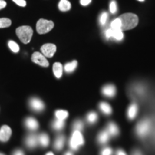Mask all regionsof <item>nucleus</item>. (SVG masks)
Here are the masks:
<instances>
[{
	"label": "nucleus",
	"mask_w": 155,
	"mask_h": 155,
	"mask_svg": "<svg viewBox=\"0 0 155 155\" xmlns=\"http://www.w3.org/2000/svg\"><path fill=\"white\" fill-rule=\"evenodd\" d=\"M119 18L121 22V31L131 30L137 27L139 22L138 17L133 13H125L119 17Z\"/></svg>",
	"instance_id": "nucleus-1"
},
{
	"label": "nucleus",
	"mask_w": 155,
	"mask_h": 155,
	"mask_svg": "<svg viewBox=\"0 0 155 155\" xmlns=\"http://www.w3.org/2000/svg\"><path fill=\"white\" fill-rule=\"evenodd\" d=\"M16 34L21 42L24 44H28L31 41L33 30L30 26H21L17 28Z\"/></svg>",
	"instance_id": "nucleus-2"
},
{
	"label": "nucleus",
	"mask_w": 155,
	"mask_h": 155,
	"mask_svg": "<svg viewBox=\"0 0 155 155\" xmlns=\"http://www.w3.org/2000/svg\"><path fill=\"white\" fill-rule=\"evenodd\" d=\"M54 28V22L53 21L47 20V19H39L36 25L37 32L39 34L43 35L49 32Z\"/></svg>",
	"instance_id": "nucleus-3"
},
{
	"label": "nucleus",
	"mask_w": 155,
	"mask_h": 155,
	"mask_svg": "<svg viewBox=\"0 0 155 155\" xmlns=\"http://www.w3.org/2000/svg\"><path fill=\"white\" fill-rule=\"evenodd\" d=\"M84 144V139L81 131H74L70 140V147L73 150H78L81 146Z\"/></svg>",
	"instance_id": "nucleus-4"
},
{
	"label": "nucleus",
	"mask_w": 155,
	"mask_h": 155,
	"mask_svg": "<svg viewBox=\"0 0 155 155\" xmlns=\"http://www.w3.org/2000/svg\"><path fill=\"white\" fill-rule=\"evenodd\" d=\"M151 129V121L149 119H144L137 124L136 132L140 137H144L147 135Z\"/></svg>",
	"instance_id": "nucleus-5"
},
{
	"label": "nucleus",
	"mask_w": 155,
	"mask_h": 155,
	"mask_svg": "<svg viewBox=\"0 0 155 155\" xmlns=\"http://www.w3.org/2000/svg\"><path fill=\"white\" fill-rule=\"evenodd\" d=\"M32 61L33 63L38 64V65H40L42 67H48L49 66V62L48 61L46 57L42 55L41 53H39V52H35L32 54Z\"/></svg>",
	"instance_id": "nucleus-6"
},
{
	"label": "nucleus",
	"mask_w": 155,
	"mask_h": 155,
	"mask_svg": "<svg viewBox=\"0 0 155 155\" xmlns=\"http://www.w3.org/2000/svg\"><path fill=\"white\" fill-rule=\"evenodd\" d=\"M41 52L45 57L52 58L56 52L55 45L52 43L44 44L41 47Z\"/></svg>",
	"instance_id": "nucleus-7"
},
{
	"label": "nucleus",
	"mask_w": 155,
	"mask_h": 155,
	"mask_svg": "<svg viewBox=\"0 0 155 155\" xmlns=\"http://www.w3.org/2000/svg\"><path fill=\"white\" fill-rule=\"evenodd\" d=\"M106 38H114L116 40H121L124 38L123 31L120 29H113L109 28L106 31Z\"/></svg>",
	"instance_id": "nucleus-8"
},
{
	"label": "nucleus",
	"mask_w": 155,
	"mask_h": 155,
	"mask_svg": "<svg viewBox=\"0 0 155 155\" xmlns=\"http://www.w3.org/2000/svg\"><path fill=\"white\" fill-rule=\"evenodd\" d=\"M30 106L32 110L37 112H40L43 111L45 108V104L40 98H32L30 100Z\"/></svg>",
	"instance_id": "nucleus-9"
},
{
	"label": "nucleus",
	"mask_w": 155,
	"mask_h": 155,
	"mask_svg": "<svg viewBox=\"0 0 155 155\" xmlns=\"http://www.w3.org/2000/svg\"><path fill=\"white\" fill-rule=\"evenodd\" d=\"M12 135V129L9 126L4 125L0 129V141L6 142L10 138Z\"/></svg>",
	"instance_id": "nucleus-10"
},
{
	"label": "nucleus",
	"mask_w": 155,
	"mask_h": 155,
	"mask_svg": "<svg viewBox=\"0 0 155 155\" xmlns=\"http://www.w3.org/2000/svg\"><path fill=\"white\" fill-rule=\"evenodd\" d=\"M25 144L29 148H35L38 144V137L35 134H31L28 135L25 139Z\"/></svg>",
	"instance_id": "nucleus-11"
},
{
	"label": "nucleus",
	"mask_w": 155,
	"mask_h": 155,
	"mask_svg": "<svg viewBox=\"0 0 155 155\" xmlns=\"http://www.w3.org/2000/svg\"><path fill=\"white\" fill-rule=\"evenodd\" d=\"M102 94L108 98H113L116 94V87L114 85H106L103 87Z\"/></svg>",
	"instance_id": "nucleus-12"
},
{
	"label": "nucleus",
	"mask_w": 155,
	"mask_h": 155,
	"mask_svg": "<svg viewBox=\"0 0 155 155\" xmlns=\"http://www.w3.org/2000/svg\"><path fill=\"white\" fill-rule=\"evenodd\" d=\"M25 124L26 127L28 128V129H30V131H35L39 127V124L38 121L32 117L27 118V119H25Z\"/></svg>",
	"instance_id": "nucleus-13"
},
{
	"label": "nucleus",
	"mask_w": 155,
	"mask_h": 155,
	"mask_svg": "<svg viewBox=\"0 0 155 155\" xmlns=\"http://www.w3.org/2000/svg\"><path fill=\"white\" fill-rule=\"evenodd\" d=\"M137 113H138V106L137 105V104L134 103L129 106V108H128L127 117L130 120L134 119L137 115Z\"/></svg>",
	"instance_id": "nucleus-14"
},
{
	"label": "nucleus",
	"mask_w": 155,
	"mask_h": 155,
	"mask_svg": "<svg viewBox=\"0 0 155 155\" xmlns=\"http://www.w3.org/2000/svg\"><path fill=\"white\" fill-rule=\"evenodd\" d=\"M107 131L110 136L111 137H116V136L119 135V129L118 128L117 125L114 122H109L107 126Z\"/></svg>",
	"instance_id": "nucleus-15"
},
{
	"label": "nucleus",
	"mask_w": 155,
	"mask_h": 155,
	"mask_svg": "<svg viewBox=\"0 0 155 155\" xmlns=\"http://www.w3.org/2000/svg\"><path fill=\"white\" fill-rule=\"evenodd\" d=\"M53 71L54 73L55 76L57 78H61L62 75H63V67L61 63H55L53 66Z\"/></svg>",
	"instance_id": "nucleus-16"
},
{
	"label": "nucleus",
	"mask_w": 155,
	"mask_h": 155,
	"mask_svg": "<svg viewBox=\"0 0 155 155\" xmlns=\"http://www.w3.org/2000/svg\"><path fill=\"white\" fill-rule=\"evenodd\" d=\"M110 138V135L108 134L107 130H104L101 131L99 134L98 137V141L100 144H105L108 142V140H109Z\"/></svg>",
	"instance_id": "nucleus-17"
},
{
	"label": "nucleus",
	"mask_w": 155,
	"mask_h": 155,
	"mask_svg": "<svg viewBox=\"0 0 155 155\" xmlns=\"http://www.w3.org/2000/svg\"><path fill=\"white\" fill-rule=\"evenodd\" d=\"M99 109L105 115H110L112 113V108L111 106L106 102H101L99 104Z\"/></svg>",
	"instance_id": "nucleus-18"
},
{
	"label": "nucleus",
	"mask_w": 155,
	"mask_h": 155,
	"mask_svg": "<svg viewBox=\"0 0 155 155\" xmlns=\"http://www.w3.org/2000/svg\"><path fill=\"white\" fill-rule=\"evenodd\" d=\"M38 142L40 143V144L41 145L42 147H48V145H49L50 139L49 137H48L47 134L42 133L41 134H40V136L38 137Z\"/></svg>",
	"instance_id": "nucleus-19"
},
{
	"label": "nucleus",
	"mask_w": 155,
	"mask_h": 155,
	"mask_svg": "<svg viewBox=\"0 0 155 155\" xmlns=\"http://www.w3.org/2000/svg\"><path fill=\"white\" fill-rule=\"evenodd\" d=\"M64 144H65V137L63 135H61L55 139L54 147L56 150H61L64 146Z\"/></svg>",
	"instance_id": "nucleus-20"
},
{
	"label": "nucleus",
	"mask_w": 155,
	"mask_h": 155,
	"mask_svg": "<svg viewBox=\"0 0 155 155\" xmlns=\"http://www.w3.org/2000/svg\"><path fill=\"white\" fill-rule=\"evenodd\" d=\"M58 8L62 12L68 11L71 8V2L68 0H61L58 4Z\"/></svg>",
	"instance_id": "nucleus-21"
},
{
	"label": "nucleus",
	"mask_w": 155,
	"mask_h": 155,
	"mask_svg": "<svg viewBox=\"0 0 155 155\" xmlns=\"http://www.w3.org/2000/svg\"><path fill=\"white\" fill-rule=\"evenodd\" d=\"M77 65L78 62L76 61H73L72 62H71V63H68L65 64V66H64V70H65V72L68 73H73L77 68Z\"/></svg>",
	"instance_id": "nucleus-22"
},
{
	"label": "nucleus",
	"mask_w": 155,
	"mask_h": 155,
	"mask_svg": "<svg viewBox=\"0 0 155 155\" xmlns=\"http://www.w3.org/2000/svg\"><path fill=\"white\" fill-rule=\"evenodd\" d=\"M65 127V121L64 120L56 119L53 122V128L55 130H62Z\"/></svg>",
	"instance_id": "nucleus-23"
},
{
	"label": "nucleus",
	"mask_w": 155,
	"mask_h": 155,
	"mask_svg": "<svg viewBox=\"0 0 155 155\" xmlns=\"http://www.w3.org/2000/svg\"><path fill=\"white\" fill-rule=\"evenodd\" d=\"M98 118V114H97L96 112H89L88 115H87V121H88V122L90 124H95L97 121Z\"/></svg>",
	"instance_id": "nucleus-24"
},
{
	"label": "nucleus",
	"mask_w": 155,
	"mask_h": 155,
	"mask_svg": "<svg viewBox=\"0 0 155 155\" xmlns=\"http://www.w3.org/2000/svg\"><path fill=\"white\" fill-rule=\"evenodd\" d=\"M55 117L57 119L65 120L68 116V112L65 110H58L55 111Z\"/></svg>",
	"instance_id": "nucleus-25"
},
{
	"label": "nucleus",
	"mask_w": 155,
	"mask_h": 155,
	"mask_svg": "<svg viewBox=\"0 0 155 155\" xmlns=\"http://www.w3.org/2000/svg\"><path fill=\"white\" fill-rule=\"evenodd\" d=\"M8 46L12 51L14 52V53H18L19 50V47L18 45V44L17 42H15L13 40H9L8 42Z\"/></svg>",
	"instance_id": "nucleus-26"
},
{
	"label": "nucleus",
	"mask_w": 155,
	"mask_h": 155,
	"mask_svg": "<svg viewBox=\"0 0 155 155\" xmlns=\"http://www.w3.org/2000/svg\"><path fill=\"white\" fill-rule=\"evenodd\" d=\"M12 25V21L8 18H0V28H8Z\"/></svg>",
	"instance_id": "nucleus-27"
},
{
	"label": "nucleus",
	"mask_w": 155,
	"mask_h": 155,
	"mask_svg": "<svg viewBox=\"0 0 155 155\" xmlns=\"http://www.w3.org/2000/svg\"><path fill=\"white\" fill-rule=\"evenodd\" d=\"M73 129H74L75 131H82L83 129V121H81V120H77V121H75L74 122V124H73Z\"/></svg>",
	"instance_id": "nucleus-28"
},
{
	"label": "nucleus",
	"mask_w": 155,
	"mask_h": 155,
	"mask_svg": "<svg viewBox=\"0 0 155 155\" xmlns=\"http://www.w3.org/2000/svg\"><path fill=\"white\" fill-rule=\"evenodd\" d=\"M121 22L119 17L115 19H114L111 23V28L120 29V30H121Z\"/></svg>",
	"instance_id": "nucleus-29"
},
{
	"label": "nucleus",
	"mask_w": 155,
	"mask_h": 155,
	"mask_svg": "<svg viewBox=\"0 0 155 155\" xmlns=\"http://www.w3.org/2000/svg\"><path fill=\"white\" fill-rule=\"evenodd\" d=\"M107 19H108V14L104 12H103L102 14L101 15V17H100L101 25H105L106 21H107Z\"/></svg>",
	"instance_id": "nucleus-30"
},
{
	"label": "nucleus",
	"mask_w": 155,
	"mask_h": 155,
	"mask_svg": "<svg viewBox=\"0 0 155 155\" xmlns=\"http://www.w3.org/2000/svg\"><path fill=\"white\" fill-rule=\"evenodd\" d=\"M113 150L110 147H105L101 152V155H112Z\"/></svg>",
	"instance_id": "nucleus-31"
},
{
	"label": "nucleus",
	"mask_w": 155,
	"mask_h": 155,
	"mask_svg": "<svg viewBox=\"0 0 155 155\" xmlns=\"http://www.w3.org/2000/svg\"><path fill=\"white\" fill-rule=\"evenodd\" d=\"M116 10H117V6H116V2L114 0L111 1V2L110 3V11L112 14L116 13Z\"/></svg>",
	"instance_id": "nucleus-32"
},
{
	"label": "nucleus",
	"mask_w": 155,
	"mask_h": 155,
	"mask_svg": "<svg viewBox=\"0 0 155 155\" xmlns=\"http://www.w3.org/2000/svg\"><path fill=\"white\" fill-rule=\"evenodd\" d=\"M15 3H16L17 5L20 7H25L26 6V1L25 0H12Z\"/></svg>",
	"instance_id": "nucleus-33"
},
{
	"label": "nucleus",
	"mask_w": 155,
	"mask_h": 155,
	"mask_svg": "<svg viewBox=\"0 0 155 155\" xmlns=\"http://www.w3.org/2000/svg\"><path fill=\"white\" fill-rule=\"evenodd\" d=\"M91 2V0H81V4L83 6H86Z\"/></svg>",
	"instance_id": "nucleus-34"
},
{
	"label": "nucleus",
	"mask_w": 155,
	"mask_h": 155,
	"mask_svg": "<svg viewBox=\"0 0 155 155\" xmlns=\"http://www.w3.org/2000/svg\"><path fill=\"white\" fill-rule=\"evenodd\" d=\"M6 5H7V2H6L5 0H0V9L5 8Z\"/></svg>",
	"instance_id": "nucleus-35"
},
{
	"label": "nucleus",
	"mask_w": 155,
	"mask_h": 155,
	"mask_svg": "<svg viewBox=\"0 0 155 155\" xmlns=\"http://www.w3.org/2000/svg\"><path fill=\"white\" fill-rule=\"evenodd\" d=\"M13 155H25V154L21 150H17L13 153Z\"/></svg>",
	"instance_id": "nucleus-36"
},
{
	"label": "nucleus",
	"mask_w": 155,
	"mask_h": 155,
	"mask_svg": "<svg viewBox=\"0 0 155 155\" xmlns=\"http://www.w3.org/2000/svg\"><path fill=\"white\" fill-rule=\"evenodd\" d=\"M116 155H127L125 152L122 150H118L116 152Z\"/></svg>",
	"instance_id": "nucleus-37"
},
{
	"label": "nucleus",
	"mask_w": 155,
	"mask_h": 155,
	"mask_svg": "<svg viewBox=\"0 0 155 155\" xmlns=\"http://www.w3.org/2000/svg\"><path fill=\"white\" fill-rule=\"evenodd\" d=\"M133 155H142V154H141V153L139 152V151L136 150V151H134V152Z\"/></svg>",
	"instance_id": "nucleus-38"
},
{
	"label": "nucleus",
	"mask_w": 155,
	"mask_h": 155,
	"mask_svg": "<svg viewBox=\"0 0 155 155\" xmlns=\"http://www.w3.org/2000/svg\"><path fill=\"white\" fill-rule=\"evenodd\" d=\"M65 155H73V153H72V152H68L65 153Z\"/></svg>",
	"instance_id": "nucleus-39"
},
{
	"label": "nucleus",
	"mask_w": 155,
	"mask_h": 155,
	"mask_svg": "<svg viewBox=\"0 0 155 155\" xmlns=\"http://www.w3.org/2000/svg\"><path fill=\"white\" fill-rule=\"evenodd\" d=\"M46 155H54L53 152H48V154H46Z\"/></svg>",
	"instance_id": "nucleus-40"
},
{
	"label": "nucleus",
	"mask_w": 155,
	"mask_h": 155,
	"mask_svg": "<svg viewBox=\"0 0 155 155\" xmlns=\"http://www.w3.org/2000/svg\"><path fill=\"white\" fill-rule=\"evenodd\" d=\"M138 1H140V2H144V0H138Z\"/></svg>",
	"instance_id": "nucleus-41"
},
{
	"label": "nucleus",
	"mask_w": 155,
	"mask_h": 155,
	"mask_svg": "<svg viewBox=\"0 0 155 155\" xmlns=\"http://www.w3.org/2000/svg\"><path fill=\"white\" fill-rule=\"evenodd\" d=\"M0 155H5V154H2V153H0Z\"/></svg>",
	"instance_id": "nucleus-42"
}]
</instances>
